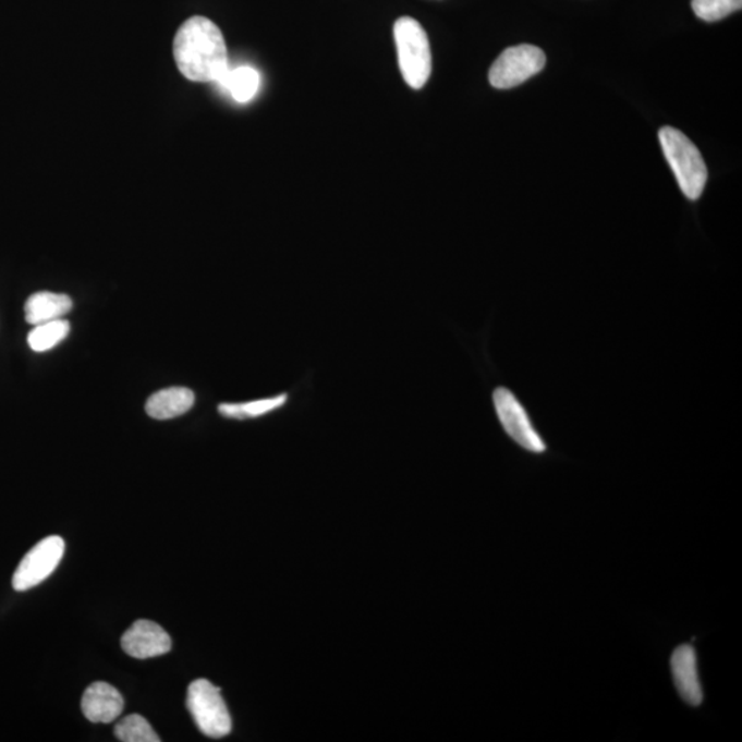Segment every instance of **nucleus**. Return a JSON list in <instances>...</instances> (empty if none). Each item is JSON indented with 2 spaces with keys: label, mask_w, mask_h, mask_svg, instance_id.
<instances>
[{
  "label": "nucleus",
  "mask_w": 742,
  "mask_h": 742,
  "mask_svg": "<svg viewBox=\"0 0 742 742\" xmlns=\"http://www.w3.org/2000/svg\"><path fill=\"white\" fill-rule=\"evenodd\" d=\"M671 670L677 691L683 702L694 707L702 704L704 694L694 647L691 645L677 647L671 657Z\"/></svg>",
  "instance_id": "1a4fd4ad"
},
{
  "label": "nucleus",
  "mask_w": 742,
  "mask_h": 742,
  "mask_svg": "<svg viewBox=\"0 0 742 742\" xmlns=\"http://www.w3.org/2000/svg\"><path fill=\"white\" fill-rule=\"evenodd\" d=\"M187 708L202 733L210 739H222L230 734L233 723L226 707L220 689L207 681L197 679L187 689Z\"/></svg>",
  "instance_id": "20e7f679"
},
{
  "label": "nucleus",
  "mask_w": 742,
  "mask_h": 742,
  "mask_svg": "<svg viewBox=\"0 0 742 742\" xmlns=\"http://www.w3.org/2000/svg\"><path fill=\"white\" fill-rule=\"evenodd\" d=\"M71 325L68 320L57 319L51 323L35 326L28 336V344L35 352H45L54 349L70 334Z\"/></svg>",
  "instance_id": "2eb2a0df"
},
{
  "label": "nucleus",
  "mask_w": 742,
  "mask_h": 742,
  "mask_svg": "<svg viewBox=\"0 0 742 742\" xmlns=\"http://www.w3.org/2000/svg\"><path fill=\"white\" fill-rule=\"evenodd\" d=\"M65 552V542L61 536H47L33 550L26 552L13 575L15 592H26L45 582L60 565Z\"/></svg>",
  "instance_id": "423d86ee"
},
{
  "label": "nucleus",
  "mask_w": 742,
  "mask_h": 742,
  "mask_svg": "<svg viewBox=\"0 0 742 742\" xmlns=\"http://www.w3.org/2000/svg\"><path fill=\"white\" fill-rule=\"evenodd\" d=\"M494 406L504 431L524 450L540 454L546 451L542 436L536 431L533 421L523 404L507 388L494 392Z\"/></svg>",
  "instance_id": "0eeeda50"
},
{
  "label": "nucleus",
  "mask_w": 742,
  "mask_h": 742,
  "mask_svg": "<svg viewBox=\"0 0 742 742\" xmlns=\"http://www.w3.org/2000/svg\"><path fill=\"white\" fill-rule=\"evenodd\" d=\"M400 72L404 82L414 89L428 83L431 73V52L428 35L423 25L412 17H400L393 26Z\"/></svg>",
  "instance_id": "7ed1b4c3"
},
{
  "label": "nucleus",
  "mask_w": 742,
  "mask_h": 742,
  "mask_svg": "<svg viewBox=\"0 0 742 742\" xmlns=\"http://www.w3.org/2000/svg\"><path fill=\"white\" fill-rule=\"evenodd\" d=\"M288 394L282 393L278 397L254 400V402L246 403H223L219 406L220 415L224 418L231 419H247L257 418L261 415L276 412V410L285 406Z\"/></svg>",
  "instance_id": "4468645a"
},
{
  "label": "nucleus",
  "mask_w": 742,
  "mask_h": 742,
  "mask_svg": "<svg viewBox=\"0 0 742 742\" xmlns=\"http://www.w3.org/2000/svg\"><path fill=\"white\" fill-rule=\"evenodd\" d=\"M73 303L66 294L39 292L33 294L25 303V319L29 325L38 326L51 320L62 319L71 312Z\"/></svg>",
  "instance_id": "f8f14e48"
},
{
  "label": "nucleus",
  "mask_w": 742,
  "mask_h": 742,
  "mask_svg": "<svg viewBox=\"0 0 742 742\" xmlns=\"http://www.w3.org/2000/svg\"><path fill=\"white\" fill-rule=\"evenodd\" d=\"M219 84L228 89L236 102L245 104L259 92L260 75L254 68L240 66L233 71L229 70Z\"/></svg>",
  "instance_id": "ddd939ff"
},
{
  "label": "nucleus",
  "mask_w": 742,
  "mask_h": 742,
  "mask_svg": "<svg viewBox=\"0 0 742 742\" xmlns=\"http://www.w3.org/2000/svg\"><path fill=\"white\" fill-rule=\"evenodd\" d=\"M546 65L545 52L533 45L509 47L495 60L489 70V83L499 89L520 86L538 75Z\"/></svg>",
  "instance_id": "39448f33"
},
{
  "label": "nucleus",
  "mask_w": 742,
  "mask_h": 742,
  "mask_svg": "<svg viewBox=\"0 0 742 742\" xmlns=\"http://www.w3.org/2000/svg\"><path fill=\"white\" fill-rule=\"evenodd\" d=\"M124 709V698L107 682H94L82 698L84 717L93 723H112Z\"/></svg>",
  "instance_id": "9d476101"
},
{
  "label": "nucleus",
  "mask_w": 742,
  "mask_h": 742,
  "mask_svg": "<svg viewBox=\"0 0 742 742\" xmlns=\"http://www.w3.org/2000/svg\"><path fill=\"white\" fill-rule=\"evenodd\" d=\"M121 647L134 659H151L168 654L172 647L170 634L150 620H138L125 631Z\"/></svg>",
  "instance_id": "6e6552de"
},
{
  "label": "nucleus",
  "mask_w": 742,
  "mask_h": 742,
  "mask_svg": "<svg viewBox=\"0 0 742 742\" xmlns=\"http://www.w3.org/2000/svg\"><path fill=\"white\" fill-rule=\"evenodd\" d=\"M173 58L188 81L219 83L229 71L228 46L219 26L194 15L184 21L173 39Z\"/></svg>",
  "instance_id": "f257e3e1"
},
{
  "label": "nucleus",
  "mask_w": 742,
  "mask_h": 742,
  "mask_svg": "<svg viewBox=\"0 0 742 742\" xmlns=\"http://www.w3.org/2000/svg\"><path fill=\"white\" fill-rule=\"evenodd\" d=\"M196 402L192 389L172 387L153 393L146 402V413L155 419H171L191 412Z\"/></svg>",
  "instance_id": "9b49d317"
},
{
  "label": "nucleus",
  "mask_w": 742,
  "mask_h": 742,
  "mask_svg": "<svg viewBox=\"0 0 742 742\" xmlns=\"http://www.w3.org/2000/svg\"><path fill=\"white\" fill-rule=\"evenodd\" d=\"M659 139L679 187L689 199L696 202L702 197L708 179L702 153L685 134L668 125L659 131Z\"/></svg>",
  "instance_id": "f03ea898"
},
{
  "label": "nucleus",
  "mask_w": 742,
  "mask_h": 742,
  "mask_svg": "<svg viewBox=\"0 0 742 742\" xmlns=\"http://www.w3.org/2000/svg\"><path fill=\"white\" fill-rule=\"evenodd\" d=\"M742 0H692L693 12L698 19L715 23L731 13L740 12Z\"/></svg>",
  "instance_id": "f3484780"
},
{
  "label": "nucleus",
  "mask_w": 742,
  "mask_h": 742,
  "mask_svg": "<svg viewBox=\"0 0 742 742\" xmlns=\"http://www.w3.org/2000/svg\"><path fill=\"white\" fill-rule=\"evenodd\" d=\"M114 734L124 742H159L160 737L142 715H129L120 720L114 728Z\"/></svg>",
  "instance_id": "dca6fc26"
}]
</instances>
